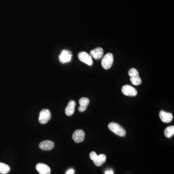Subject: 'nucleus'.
Segmentation results:
<instances>
[{"instance_id": "f257e3e1", "label": "nucleus", "mask_w": 174, "mask_h": 174, "mask_svg": "<svg viewBox=\"0 0 174 174\" xmlns=\"http://www.w3.org/2000/svg\"><path fill=\"white\" fill-rule=\"evenodd\" d=\"M109 128L110 131L119 136H124L126 135L125 129L119 124L114 123H110L109 124Z\"/></svg>"}, {"instance_id": "f03ea898", "label": "nucleus", "mask_w": 174, "mask_h": 174, "mask_svg": "<svg viewBox=\"0 0 174 174\" xmlns=\"http://www.w3.org/2000/svg\"><path fill=\"white\" fill-rule=\"evenodd\" d=\"M114 57L112 54L108 53L104 56L103 58L101 65L103 69L108 70L111 68L113 63Z\"/></svg>"}, {"instance_id": "7ed1b4c3", "label": "nucleus", "mask_w": 174, "mask_h": 174, "mask_svg": "<svg viewBox=\"0 0 174 174\" xmlns=\"http://www.w3.org/2000/svg\"><path fill=\"white\" fill-rule=\"evenodd\" d=\"M51 117V114L49 110L44 109L41 111L39 114V123L42 124H45L48 123Z\"/></svg>"}, {"instance_id": "20e7f679", "label": "nucleus", "mask_w": 174, "mask_h": 174, "mask_svg": "<svg viewBox=\"0 0 174 174\" xmlns=\"http://www.w3.org/2000/svg\"><path fill=\"white\" fill-rule=\"evenodd\" d=\"M78 57L80 61L86 63V65L89 66H91L93 65L92 57L86 52H81L78 54Z\"/></svg>"}, {"instance_id": "39448f33", "label": "nucleus", "mask_w": 174, "mask_h": 174, "mask_svg": "<svg viewBox=\"0 0 174 174\" xmlns=\"http://www.w3.org/2000/svg\"><path fill=\"white\" fill-rule=\"evenodd\" d=\"M72 54L70 51L68 50H63L61 52V54L59 56V62L61 63H67L70 62L72 59Z\"/></svg>"}, {"instance_id": "423d86ee", "label": "nucleus", "mask_w": 174, "mask_h": 174, "mask_svg": "<svg viewBox=\"0 0 174 174\" xmlns=\"http://www.w3.org/2000/svg\"><path fill=\"white\" fill-rule=\"evenodd\" d=\"M123 94L126 96H135L138 94V91L135 88L132 86L128 85H126L123 86L121 89Z\"/></svg>"}, {"instance_id": "0eeeda50", "label": "nucleus", "mask_w": 174, "mask_h": 174, "mask_svg": "<svg viewBox=\"0 0 174 174\" xmlns=\"http://www.w3.org/2000/svg\"><path fill=\"white\" fill-rule=\"evenodd\" d=\"M85 137L84 132L82 130H77L74 132L73 135V139L77 143H80L83 141Z\"/></svg>"}, {"instance_id": "6e6552de", "label": "nucleus", "mask_w": 174, "mask_h": 174, "mask_svg": "<svg viewBox=\"0 0 174 174\" xmlns=\"http://www.w3.org/2000/svg\"><path fill=\"white\" fill-rule=\"evenodd\" d=\"M36 169L40 174H51V168L44 164L39 163L36 166Z\"/></svg>"}, {"instance_id": "1a4fd4ad", "label": "nucleus", "mask_w": 174, "mask_h": 174, "mask_svg": "<svg viewBox=\"0 0 174 174\" xmlns=\"http://www.w3.org/2000/svg\"><path fill=\"white\" fill-rule=\"evenodd\" d=\"M159 117L161 121L164 123H169L173 120V115L171 113L161 111L159 113Z\"/></svg>"}, {"instance_id": "9d476101", "label": "nucleus", "mask_w": 174, "mask_h": 174, "mask_svg": "<svg viewBox=\"0 0 174 174\" xmlns=\"http://www.w3.org/2000/svg\"><path fill=\"white\" fill-rule=\"evenodd\" d=\"M103 55V49L100 47L93 49L90 52V55L91 56V57L97 60L102 58Z\"/></svg>"}, {"instance_id": "9b49d317", "label": "nucleus", "mask_w": 174, "mask_h": 174, "mask_svg": "<svg viewBox=\"0 0 174 174\" xmlns=\"http://www.w3.org/2000/svg\"><path fill=\"white\" fill-rule=\"evenodd\" d=\"M39 148L42 150H51L54 147V143L51 140H45L41 142L39 145Z\"/></svg>"}, {"instance_id": "f8f14e48", "label": "nucleus", "mask_w": 174, "mask_h": 174, "mask_svg": "<svg viewBox=\"0 0 174 174\" xmlns=\"http://www.w3.org/2000/svg\"><path fill=\"white\" fill-rule=\"evenodd\" d=\"M76 103L73 100H71L68 103V106L66 107L65 112L66 115L68 116H72L75 110Z\"/></svg>"}, {"instance_id": "ddd939ff", "label": "nucleus", "mask_w": 174, "mask_h": 174, "mask_svg": "<svg viewBox=\"0 0 174 174\" xmlns=\"http://www.w3.org/2000/svg\"><path fill=\"white\" fill-rule=\"evenodd\" d=\"M79 103L80 106L78 108V110L80 112H83L86 110L87 106H88V104L90 103V100L88 98L82 97L80 99Z\"/></svg>"}, {"instance_id": "4468645a", "label": "nucleus", "mask_w": 174, "mask_h": 174, "mask_svg": "<svg viewBox=\"0 0 174 174\" xmlns=\"http://www.w3.org/2000/svg\"><path fill=\"white\" fill-rule=\"evenodd\" d=\"M106 159V156L105 154H101L98 155L97 158L93 161H94L95 165H96L97 167H100L101 165H103L104 163H105Z\"/></svg>"}, {"instance_id": "2eb2a0df", "label": "nucleus", "mask_w": 174, "mask_h": 174, "mask_svg": "<svg viewBox=\"0 0 174 174\" xmlns=\"http://www.w3.org/2000/svg\"><path fill=\"white\" fill-rule=\"evenodd\" d=\"M10 168L9 165L3 163H0V174H7L9 173Z\"/></svg>"}, {"instance_id": "dca6fc26", "label": "nucleus", "mask_w": 174, "mask_h": 174, "mask_svg": "<svg viewBox=\"0 0 174 174\" xmlns=\"http://www.w3.org/2000/svg\"><path fill=\"white\" fill-rule=\"evenodd\" d=\"M164 134L167 138H170L172 137L174 134V126L167 127L164 130Z\"/></svg>"}, {"instance_id": "f3484780", "label": "nucleus", "mask_w": 174, "mask_h": 174, "mask_svg": "<svg viewBox=\"0 0 174 174\" xmlns=\"http://www.w3.org/2000/svg\"><path fill=\"white\" fill-rule=\"evenodd\" d=\"M130 80L131 81L132 83L134 85H139L141 84L142 82L141 79L140 77H131Z\"/></svg>"}, {"instance_id": "a211bd4d", "label": "nucleus", "mask_w": 174, "mask_h": 174, "mask_svg": "<svg viewBox=\"0 0 174 174\" xmlns=\"http://www.w3.org/2000/svg\"><path fill=\"white\" fill-rule=\"evenodd\" d=\"M128 74L131 77H136L139 76L138 72L135 68H131L128 72Z\"/></svg>"}, {"instance_id": "6ab92c4d", "label": "nucleus", "mask_w": 174, "mask_h": 174, "mask_svg": "<svg viewBox=\"0 0 174 174\" xmlns=\"http://www.w3.org/2000/svg\"><path fill=\"white\" fill-rule=\"evenodd\" d=\"M97 156H98V155L96 154V153L95 152H92L90 153V159L92 161L94 160L95 159L97 158Z\"/></svg>"}, {"instance_id": "aec40b11", "label": "nucleus", "mask_w": 174, "mask_h": 174, "mask_svg": "<svg viewBox=\"0 0 174 174\" xmlns=\"http://www.w3.org/2000/svg\"><path fill=\"white\" fill-rule=\"evenodd\" d=\"M74 171L73 169H71L67 171V172H66V174H74Z\"/></svg>"}, {"instance_id": "412c9836", "label": "nucleus", "mask_w": 174, "mask_h": 174, "mask_svg": "<svg viewBox=\"0 0 174 174\" xmlns=\"http://www.w3.org/2000/svg\"><path fill=\"white\" fill-rule=\"evenodd\" d=\"M105 174H114V172L112 170H111L106 171L105 172Z\"/></svg>"}]
</instances>
